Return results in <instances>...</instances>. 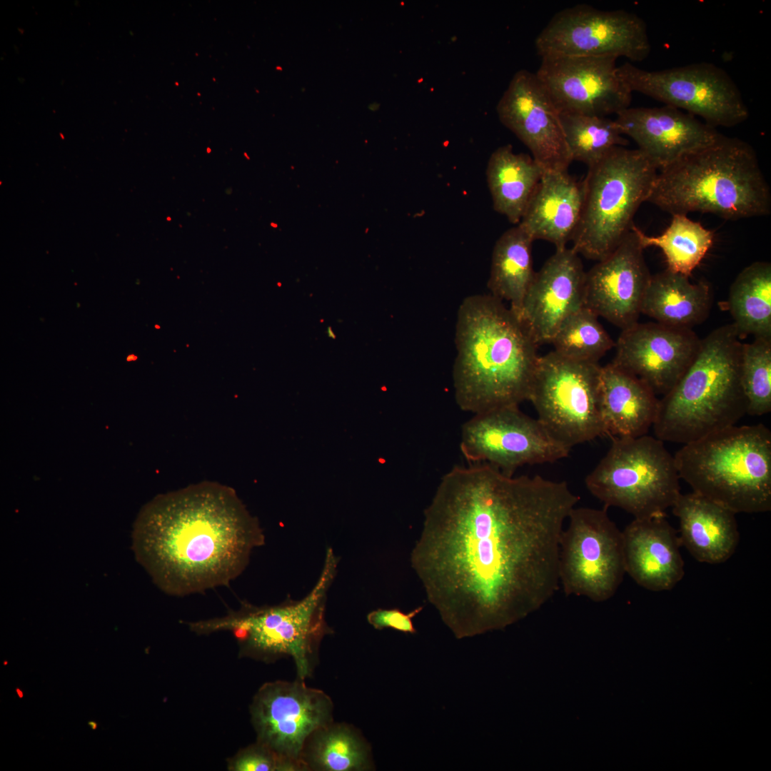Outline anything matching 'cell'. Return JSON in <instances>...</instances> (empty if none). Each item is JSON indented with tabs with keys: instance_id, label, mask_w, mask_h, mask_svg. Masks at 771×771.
Returning a JSON list of instances; mask_svg holds the SVG:
<instances>
[{
	"instance_id": "f35d334b",
	"label": "cell",
	"mask_w": 771,
	"mask_h": 771,
	"mask_svg": "<svg viewBox=\"0 0 771 771\" xmlns=\"http://www.w3.org/2000/svg\"><path fill=\"white\" fill-rule=\"evenodd\" d=\"M6 664H7V662H6V661H4V665H6Z\"/></svg>"
},
{
	"instance_id": "484cf974",
	"label": "cell",
	"mask_w": 771,
	"mask_h": 771,
	"mask_svg": "<svg viewBox=\"0 0 771 771\" xmlns=\"http://www.w3.org/2000/svg\"><path fill=\"white\" fill-rule=\"evenodd\" d=\"M712 303L707 283H692L688 276L666 269L651 276L641 313L667 326L692 329L707 318Z\"/></svg>"
},
{
	"instance_id": "5b68a950",
	"label": "cell",
	"mask_w": 771,
	"mask_h": 771,
	"mask_svg": "<svg viewBox=\"0 0 771 771\" xmlns=\"http://www.w3.org/2000/svg\"><path fill=\"white\" fill-rule=\"evenodd\" d=\"M740 338L731 323L701 339L690 367L659 399L652 426L657 438L686 444L735 425L747 414L740 382Z\"/></svg>"
},
{
	"instance_id": "4316f807",
	"label": "cell",
	"mask_w": 771,
	"mask_h": 771,
	"mask_svg": "<svg viewBox=\"0 0 771 771\" xmlns=\"http://www.w3.org/2000/svg\"><path fill=\"white\" fill-rule=\"evenodd\" d=\"M544 173L528 154L500 146L488 162L486 178L495 211L518 224Z\"/></svg>"
},
{
	"instance_id": "ac0fdd59",
	"label": "cell",
	"mask_w": 771,
	"mask_h": 771,
	"mask_svg": "<svg viewBox=\"0 0 771 771\" xmlns=\"http://www.w3.org/2000/svg\"><path fill=\"white\" fill-rule=\"evenodd\" d=\"M700 343L692 329L637 322L622 329L611 363L640 378L657 396H663L690 367Z\"/></svg>"
},
{
	"instance_id": "52a82bcc",
	"label": "cell",
	"mask_w": 771,
	"mask_h": 771,
	"mask_svg": "<svg viewBox=\"0 0 771 771\" xmlns=\"http://www.w3.org/2000/svg\"><path fill=\"white\" fill-rule=\"evenodd\" d=\"M338 563L339 557L328 547L317 582L301 600L288 597L280 604L262 606L242 602L238 611L223 618L189 625L199 633L233 631L246 655L266 660L290 657L298 678L304 680L312 675L318 663L323 639L333 633L326 622V610Z\"/></svg>"
},
{
	"instance_id": "83f0119b",
	"label": "cell",
	"mask_w": 771,
	"mask_h": 771,
	"mask_svg": "<svg viewBox=\"0 0 771 771\" xmlns=\"http://www.w3.org/2000/svg\"><path fill=\"white\" fill-rule=\"evenodd\" d=\"M533 241L517 225L500 236L492 253L488 288L491 296L509 302L510 308L517 316L535 273L532 256Z\"/></svg>"
},
{
	"instance_id": "cb8c5ba5",
	"label": "cell",
	"mask_w": 771,
	"mask_h": 771,
	"mask_svg": "<svg viewBox=\"0 0 771 771\" xmlns=\"http://www.w3.org/2000/svg\"><path fill=\"white\" fill-rule=\"evenodd\" d=\"M672 508L680 543L697 561L719 564L733 555L740 539L736 513L694 492L680 493Z\"/></svg>"
},
{
	"instance_id": "7a4b0ae2",
	"label": "cell",
	"mask_w": 771,
	"mask_h": 771,
	"mask_svg": "<svg viewBox=\"0 0 771 771\" xmlns=\"http://www.w3.org/2000/svg\"><path fill=\"white\" fill-rule=\"evenodd\" d=\"M258 521L235 491L202 482L159 495L138 515L132 532L136 560L170 595L228 585L264 545Z\"/></svg>"
},
{
	"instance_id": "277c9868",
	"label": "cell",
	"mask_w": 771,
	"mask_h": 771,
	"mask_svg": "<svg viewBox=\"0 0 771 771\" xmlns=\"http://www.w3.org/2000/svg\"><path fill=\"white\" fill-rule=\"evenodd\" d=\"M646 202L671 215L700 212L732 221L771 211L770 186L755 151L723 134L658 171Z\"/></svg>"
},
{
	"instance_id": "ffe728a7",
	"label": "cell",
	"mask_w": 771,
	"mask_h": 771,
	"mask_svg": "<svg viewBox=\"0 0 771 771\" xmlns=\"http://www.w3.org/2000/svg\"><path fill=\"white\" fill-rule=\"evenodd\" d=\"M585 274L579 254L567 247L535 272L518 317L538 346L550 343L563 321L584 306Z\"/></svg>"
},
{
	"instance_id": "9a60e30c",
	"label": "cell",
	"mask_w": 771,
	"mask_h": 771,
	"mask_svg": "<svg viewBox=\"0 0 771 771\" xmlns=\"http://www.w3.org/2000/svg\"><path fill=\"white\" fill-rule=\"evenodd\" d=\"M250 712L257 742L304 770L301 758L306 742L317 730L333 722V704L323 691L304 680L263 685Z\"/></svg>"
},
{
	"instance_id": "7c38bea8",
	"label": "cell",
	"mask_w": 771,
	"mask_h": 771,
	"mask_svg": "<svg viewBox=\"0 0 771 771\" xmlns=\"http://www.w3.org/2000/svg\"><path fill=\"white\" fill-rule=\"evenodd\" d=\"M568 521L560 540V586L566 595L595 603L609 600L626 573L622 531L605 506H575Z\"/></svg>"
},
{
	"instance_id": "d590c367",
	"label": "cell",
	"mask_w": 771,
	"mask_h": 771,
	"mask_svg": "<svg viewBox=\"0 0 771 771\" xmlns=\"http://www.w3.org/2000/svg\"><path fill=\"white\" fill-rule=\"evenodd\" d=\"M423 608V606H418L408 613H404L398 608H378L367 615V621L378 630L390 628L403 633L413 635L418 631L414 627L413 619Z\"/></svg>"
},
{
	"instance_id": "30bf717a",
	"label": "cell",
	"mask_w": 771,
	"mask_h": 771,
	"mask_svg": "<svg viewBox=\"0 0 771 771\" xmlns=\"http://www.w3.org/2000/svg\"><path fill=\"white\" fill-rule=\"evenodd\" d=\"M600 368L554 351L539 357L528 400L548 433L570 449L606 436L599 404Z\"/></svg>"
},
{
	"instance_id": "1f68e13d",
	"label": "cell",
	"mask_w": 771,
	"mask_h": 771,
	"mask_svg": "<svg viewBox=\"0 0 771 771\" xmlns=\"http://www.w3.org/2000/svg\"><path fill=\"white\" fill-rule=\"evenodd\" d=\"M560 119L572 161L588 167L615 147L628 144L615 120L606 116L560 114Z\"/></svg>"
},
{
	"instance_id": "8d00e7d4",
	"label": "cell",
	"mask_w": 771,
	"mask_h": 771,
	"mask_svg": "<svg viewBox=\"0 0 771 771\" xmlns=\"http://www.w3.org/2000/svg\"><path fill=\"white\" fill-rule=\"evenodd\" d=\"M88 725L91 727V730H94L97 728L98 723L95 721H89L88 722Z\"/></svg>"
},
{
	"instance_id": "f1b7e54d",
	"label": "cell",
	"mask_w": 771,
	"mask_h": 771,
	"mask_svg": "<svg viewBox=\"0 0 771 771\" xmlns=\"http://www.w3.org/2000/svg\"><path fill=\"white\" fill-rule=\"evenodd\" d=\"M304 770H374L371 746L353 726L333 722L315 731L301 754Z\"/></svg>"
},
{
	"instance_id": "d6986e66",
	"label": "cell",
	"mask_w": 771,
	"mask_h": 771,
	"mask_svg": "<svg viewBox=\"0 0 771 771\" xmlns=\"http://www.w3.org/2000/svg\"><path fill=\"white\" fill-rule=\"evenodd\" d=\"M636 226L606 258L585 274L584 306L620 327L638 322L651 274Z\"/></svg>"
},
{
	"instance_id": "e575fe53",
	"label": "cell",
	"mask_w": 771,
	"mask_h": 771,
	"mask_svg": "<svg viewBox=\"0 0 771 771\" xmlns=\"http://www.w3.org/2000/svg\"><path fill=\"white\" fill-rule=\"evenodd\" d=\"M233 771H301L296 764L256 742L240 751L229 762Z\"/></svg>"
},
{
	"instance_id": "d4e9b609",
	"label": "cell",
	"mask_w": 771,
	"mask_h": 771,
	"mask_svg": "<svg viewBox=\"0 0 771 771\" xmlns=\"http://www.w3.org/2000/svg\"><path fill=\"white\" fill-rule=\"evenodd\" d=\"M599 404L606 436L635 438L652 426L659 398L640 378L610 363L600 368Z\"/></svg>"
},
{
	"instance_id": "e0dca14e",
	"label": "cell",
	"mask_w": 771,
	"mask_h": 771,
	"mask_svg": "<svg viewBox=\"0 0 771 771\" xmlns=\"http://www.w3.org/2000/svg\"><path fill=\"white\" fill-rule=\"evenodd\" d=\"M500 122L530 150L544 171H565L572 158L560 113L535 73L517 71L496 106Z\"/></svg>"
},
{
	"instance_id": "3957f363",
	"label": "cell",
	"mask_w": 771,
	"mask_h": 771,
	"mask_svg": "<svg viewBox=\"0 0 771 771\" xmlns=\"http://www.w3.org/2000/svg\"><path fill=\"white\" fill-rule=\"evenodd\" d=\"M455 343L453 384L463 411L476 414L528 400L538 346L502 301L490 294L465 298Z\"/></svg>"
},
{
	"instance_id": "5bb4252c",
	"label": "cell",
	"mask_w": 771,
	"mask_h": 771,
	"mask_svg": "<svg viewBox=\"0 0 771 771\" xmlns=\"http://www.w3.org/2000/svg\"><path fill=\"white\" fill-rule=\"evenodd\" d=\"M460 449L468 461L487 463L510 475L525 465L566 458L571 450L518 405L473 414L462 425Z\"/></svg>"
},
{
	"instance_id": "7402d4cb",
	"label": "cell",
	"mask_w": 771,
	"mask_h": 771,
	"mask_svg": "<svg viewBox=\"0 0 771 771\" xmlns=\"http://www.w3.org/2000/svg\"><path fill=\"white\" fill-rule=\"evenodd\" d=\"M622 534L625 573L640 586L669 590L682 579L681 543L665 516L634 518Z\"/></svg>"
},
{
	"instance_id": "d6a6232c",
	"label": "cell",
	"mask_w": 771,
	"mask_h": 771,
	"mask_svg": "<svg viewBox=\"0 0 771 771\" xmlns=\"http://www.w3.org/2000/svg\"><path fill=\"white\" fill-rule=\"evenodd\" d=\"M550 343L558 355L572 361L599 363L615 343L598 321V316L583 306L560 324Z\"/></svg>"
},
{
	"instance_id": "ba28073f",
	"label": "cell",
	"mask_w": 771,
	"mask_h": 771,
	"mask_svg": "<svg viewBox=\"0 0 771 771\" xmlns=\"http://www.w3.org/2000/svg\"><path fill=\"white\" fill-rule=\"evenodd\" d=\"M657 168L638 148H613L588 167L585 199L572 248L588 259L609 256L631 231L633 218L646 202Z\"/></svg>"
},
{
	"instance_id": "2e32d148",
	"label": "cell",
	"mask_w": 771,
	"mask_h": 771,
	"mask_svg": "<svg viewBox=\"0 0 771 771\" xmlns=\"http://www.w3.org/2000/svg\"><path fill=\"white\" fill-rule=\"evenodd\" d=\"M541 58L535 74L560 114L607 117L630 106L633 93L618 76L616 57Z\"/></svg>"
},
{
	"instance_id": "f546056e",
	"label": "cell",
	"mask_w": 771,
	"mask_h": 771,
	"mask_svg": "<svg viewBox=\"0 0 771 771\" xmlns=\"http://www.w3.org/2000/svg\"><path fill=\"white\" fill-rule=\"evenodd\" d=\"M728 308L740 338H771V264L756 261L732 283Z\"/></svg>"
},
{
	"instance_id": "44dd1931",
	"label": "cell",
	"mask_w": 771,
	"mask_h": 771,
	"mask_svg": "<svg viewBox=\"0 0 771 771\" xmlns=\"http://www.w3.org/2000/svg\"><path fill=\"white\" fill-rule=\"evenodd\" d=\"M614 120L623 135L632 138L658 171L722 135L697 117L667 105L630 106Z\"/></svg>"
},
{
	"instance_id": "603a6c76",
	"label": "cell",
	"mask_w": 771,
	"mask_h": 771,
	"mask_svg": "<svg viewBox=\"0 0 771 771\" xmlns=\"http://www.w3.org/2000/svg\"><path fill=\"white\" fill-rule=\"evenodd\" d=\"M584 180L565 171H544L518 224L535 240L566 248L580 222L584 199Z\"/></svg>"
},
{
	"instance_id": "4fadbf2b",
	"label": "cell",
	"mask_w": 771,
	"mask_h": 771,
	"mask_svg": "<svg viewBox=\"0 0 771 771\" xmlns=\"http://www.w3.org/2000/svg\"><path fill=\"white\" fill-rule=\"evenodd\" d=\"M541 57L613 56L642 61L650 53L647 25L635 13L578 4L556 13L535 39Z\"/></svg>"
},
{
	"instance_id": "74e56055",
	"label": "cell",
	"mask_w": 771,
	"mask_h": 771,
	"mask_svg": "<svg viewBox=\"0 0 771 771\" xmlns=\"http://www.w3.org/2000/svg\"><path fill=\"white\" fill-rule=\"evenodd\" d=\"M16 692L18 695L19 697L22 698L24 697V692L20 688L17 687L16 689Z\"/></svg>"
},
{
	"instance_id": "9c48e42d",
	"label": "cell",
	"mask_w": 771,
	"mask_h": 771,
	"mask_svg": "<svg viewBox=\"0 0 771 771\" xmlns=\"http://www.w3.org/2000/svg\"><path fill=\"white\" fill-rule=\"evenodd\" d=\"M611 440L585 478L589 492L606 508H621L634 518L665 516L681 493L674 456L664 442L647 434Z\"/></svg>"
},
{
	"instance_id": "4dcf8cb0",
	"label": "cell",
	"mask_w": 771,
	"mask_h": 771,
	"mask_svg": "<svg viewBox=\"0 0 771 771\" xmlns=\"http://www.w3.org/2000/svg\"><path fill=\"white\" fill-rule=\"evenodd\" d=\"M644 248L650 246L662 250L667 269L690 277L712 247V231L685 214L672 215L668 227L656 236L645 234L636 227Z\"/></svg>"
},
{
	"instance_id": "8fae6325",
	"label": "cell",
	"mask_w": 771,
	"mask_h": 771,
	"mask_svg": "<svg viewBox=\"0 0 771 771\" xmlns=\"http://www.w3.org/2000/svg\"><path fill=\"white\" fill-rule=\"evenodd\" d=\"M628 88L700 117L717 128L745 121L749 110L740 89L722 68L699 62L657 71L640 69L630 62L618 66Z\"/></svg>"
},
{
	"instance_id": "8992f818",
	"label": "cell",
	"mask_w": 771,
	"mask_h": 771,
	"mask_svg": "<svg viewBox=\"0 0 771 771\" xmlns=\"http://www.w3.org/2000/svg\"><path fill=\"white\" fill-rule=\"evenodd\" d=\"M692 492L735 513L771 509V432L732 425L683 444L674 455Z\"/></svg>"
},
{
	"instance_id": "836d02e7",
	"label": "cell",
	"mask_w": 771,
	"mask_h": 771,
	"mask_svg": "<svg viewBox=\"0 0 771 771\" xmlns=\"http://www.w3.org/2000/svg\"><path fill=\"white\" fill-rule=\"evenodd\" d=\"M740 382L747 414L760 416L771 411V338H756L742 343Z\"/></svg>"
},
{
	"instance_id": "6da1fadb",
	"label": "cell",
	"mask_w": 771,
	"mask_h": 771,
	"mask_svg": "<svg viewBox=\"0 0 771 771\" xmlns=\"http://www.w3.org/2000/svg\"><path fill=\"white\" fill-rule=\"evenodd\" d=\"M580 497L565 481L455 466L423 513L411 567L457 639L503 630L560 588V540Z\"/></svg>"
}]
</instances>
